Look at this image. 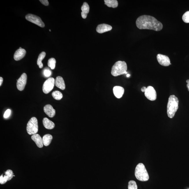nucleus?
Wrapping results in <instances>:
<instances>
[{
    "instance_id": "obj_1",
    "label": "nucleus",
    "mask_w": 189,
    "mask_h": 189,
    "mask_svg": "<svg viewBox=\"0 0 189 189\" xmlns=\"http://www.w3.org/2000/svg\"><path fill=\"white\" fill-rule=\"evenodd\" d=\"M137 27L140 29H147L159 31L161 30L163 25L161 23L153 16H141L137 18L136 21Z\"/></svg>"
},
{
    "instance_id": "obj_2",
    "label": "nucleus",
    "mask_w": 189,
    "mask_h": 189,
    "mask_svg": "<svg viewBox=\"0 0 189 189\" xmlns=\"http://www.w3.org/2000/svg\"><path fill=\"white\" fill-rule=\"evenodd\" d=\"M179 100L175 95H171L169 98L167 105V114L170 118L175 116L179 108Z\"/></svg>"
},
{
    "instance_id": "obj_3",
    "label": "nucleus",
    "mask_w": 189,
    "mask_h": 189,
    "mask_svg": "<svg viewBox=\"0 0 189 189\" xmlns=\"http://www.w3.org/2000/svg\"><path fill=\"white\" fill-rule=\"evenodd\" d=\"M127 65L125 61H119L115 63L112 68L111 74L114 77L127 73Z\"/></svg>"
},
{
    "instance_id": "obj_4",
    "label": "nucleus",
    "mask_w": 189,
    "mask_h": 189,
    "mask_svg": "<svg viewBox=\"0 0 189 189\" xmlns=\"http://www.w3.org/2000/svg\"><path fill=\"white\" fill-rule=\"evenodd\" d=\"M135 175L138 180L142 181H146L149 179V175L145 166L140 163L138 164L135 170Z\"/></svg>"
},
{
    "instance_id": "obj_5",
    "label": "nucleus",
    "mask_w": 189,
    "mask_h": 189,
    "mask_svg": "<svg viewBox=\"0 0 189 189\" xmlns=\"http://www.w3.org/2000/svg\"><path fill=\"white\" fill-rule=\"evenodd\" d=\"M27 132L29 135H33L36 134L38 131V126L37 118L33 117L28 122L27 127Z\"/></svg>"
},
{
    "instance_id": "obj_6",
    "label": "nucleus",
    "mask_w": 189,
    "mask_h": 189,
    "mask_svg": "<svg viewBox=\"0 0 189 189\" xmlns=\"http://www.w3.org/2000/svg\"><path fill=\"white\" fill-rule=\"evenodd\" d=\"M55 84V79L53 77L49 78L45 81L42 87L43 92L45 94H49L53 89Z\"/></svg>"
},
{
    "instance_id": "obj_7",
    "label": "nucleus",
    "mask_w": 189,
    "mask_h": 189,
    "mask_svg": "<svg viewBox=\"0 0 189 189\" xmlns=\"http://www.w3.org/2000/svg\"><path fill=\"white\" fill-rule=\"evenodd\" d=\"M26 19L31 23H34L41 27H44L45 25L41 18L35 15L29 14L26 15Z\"/></svg>"
},
{
    "instance_id": "obj_8",
    "label": "nucleus",
    "mask_w": 189,
    "mask_h": 189,
    "mask_svg": "<svg viewBox=\"0 0 189 189\" xmlns=\"http://www.w3.org/2000/svg\"><path fill=\"white\" fill-rule=\"evenodd\" d=\"M145 95L147 99L150 101H154L157 99V93L152 86H148L145 92Z\"/></svg>"
},
{
    "instance_id": "obj_9",
    "label": "nucleus",
    "mask_w": 189,
    "mask_h": 189,
    "mask_svg": "<svg viewBox=\"0 0 189 189\" xmlns=\"http://www.w3.org/2000/svg\"><path fill=\"white\" fill-rule=\"evenodd\" d=\"M27 76L25 73H24L21 76L19 79H17L16 87L18 90L23 91L25 88L27 82Z\"/></svg>"
},
{
    "instance_id": "obj_10",
    "label": "nucleus",
    "mask_w": 189,
    "mask_h": 189,
    "mask_svg": "<svg viewBox=\"0 0 189 189\" xmlns=\"http://www.w3.org/2000/svg\"><path fill=\"white\" fill-rule=\"evenodd\" d=\"M158 61L160 65L164 66H168L171 64L168 56L161 54H158L157 56Z\"/></svg>"
},
{
    "instance_id": "obj_11",
    "label": "nucleus",
    "mask_w": 189,
    "mask_h": 189,
    "mask_svg": "<svg viewBox=\"0 0 189 189\" xmlns=\"http://www.w3.org/2000/svg\"><path fill=\"white\" fill-rule=\"evenodd\" d=\"M112 29V26L110 25L103 24L98 25L96 30L97 32L99 34H103L107 32L110 31Z\"/></svg>"
},
{
    "instance_id": "obj_12",
    "label": "nucleus",
    "mask_w": 189,
    "mask_h": 189,
    "mask_svg": "<svg viewBox=\"0 0 189 189\" xmlns=\"http://www.w3.org/2000/svg\"><path fill=\"white\" fill-rule=\"evenodd\" d=\"M44 110L46 115L50 117H53L55 115V110L53 108L52 106L50 104H47L45 106Z\"/></svg>"
},
{
    "instance_id": "obj_13",
    "label": "nucleus",
    "mask_w": 189,
    "mask_h": 189,
    "mask_svg": "<svg viewBox=\"0 0 189 189\" xmlns=\"http://www.w3.org/2000/svg\"><path fill=\"white\" fill-rule=\"evenodd\" d=\"M26 51L24 49H18L15 52L14 59L16 61H19L23 58L25 55Z\"/></svg>"
},
{
    "instance_id": "obj_14",
    "label": "nucleus",
    "mask_w": 189,
    "mask_h": 189,
    "mask_svg": "<svg viewBox=\"0 0 189 189\" xmlns=\"http://www.w3.org/2000/svg\"><path fill=\"white\" fill-rule=\"evenodd\" d=\"M113 92L115 97L118 99L121 98L124 92V89L123 87L120 86H115L113 88Z\"/></svg>"
},
{
    "instance_id": "obj_15",
    "label": "nucleus",
    "mask_w": 189,
    "mask_h": 189,
    "mask_svg": "<svg viewBox=\"0 0 189 189\" xmlns=\"http://www.w3.org/2000/svg\"><path fill=\"white\" fill-rule=\"evenodd\" d=\"M32 140L35 142L37 146L39 148H42L43 147L42 139L39 134H35L32 135L31 137Z\"/></svg>"
},
{
    "instance_id": "obj_16",
    "label": "nucleus",
    "mask_w": 189,
    "mask_h": 189,
    "mask_svg": "<svg viewBox=\"0 0 189 189\" xmlns=\"http://www.w3.org/2000/svg\"><path fill=\"white\" fill-rule=\"evenodd\" d=\"M55 84L56 87L61 90H64L65 89V83L62 77L59 76L56 77L55 80Z\"/></svg>"
},
{
    "instance_id": "obj_17",
    "label": "nucleus",
    "mask_w": 189,
    "mask_h": 189,
    "mask_svg": "<svg viewBox=\"0 0 189 189\" xmlns=\"http://www.w3.org/2000/svg\"><path fill=\"white\" fill-rule=\"evenodd\" d=\"M81 16L83 19H86L89 11V6L87 2H84L81 8Z\"/></svg>"
},
{
    "instance_id": "obj_18",
    "label": "nucleus",
    "mask_w": 189,
    "mask_h": 189,
    "mask_svg": "<svg viewBox=\"0 0 189 189\" xmlns=\"http://www.w3.org/2000/svg\"><path fill=\"white\" fill-rule=\"evenodd\" d=\"M42 122L44 127L46 129L51 130L53 129L55 127V124L54 123L49 120L47 118H45L43 119Z\"/></svg>"
},
{
    "instance_id": "obj_19",
    "label": "nucleus",
    "mask_w": 189,
    "mask_h": 189,
    "mask_svg": "<svg viewBox=\"0 0 189 189\" xmlns=\"http://www.w3.org/2000/svg\"><path fill=\"white\" fill-rule=\"evenodd\" d=\"M53 139V137L50 134H46L44 135L42 138L43 144L45 146L47 147L51 143Z\"/></svg>"
},
{
    "instance_id": "obj_20",
    "label": "nucleus",
    "mask_w": 189,
    "mask_h": 189,
    "mask_svg": "<svg viewBox=\"0 0 189 189\" xmlns=\"http://www.w3.org/2000/svg\"><path fill=\"white\" fill-rule=\"evenodd\" d=\"M104 1L108 7L116 8L118 6V2L116 0H104Z\"/></svg>"
},
{
    "instance_id": "obj_21",
    "label": "nucleus",
    "mask_w": 189,
    "mask_h": 189,
    "mask_svg": "<svg viewBox=\"0 0 189 189\" xmlns=\"http://www.w3.org/2000/svg\"><path fill=\"white\" fill-rule=\"evenodd\" d=\"M46 53L44 52H42L38 56L37 60V64L39 66L40 68H42L43 67V64L42 62L43 59H44L46 56Z\"/></svg>"
},
{
    "instance_id": "obj_22",
    "label": "nucleus",
    "mask_w": 189,
    "mask_h": 189,
    "mask_svg": "<svg viewBox=\"0 0 189 189\" xmlns=\"http://www.w3.org/2000/svg\"><path fill=\"white\" fill-rule=\"evenodd\" d=\"M52 96L54 99L57 100H60L63 97L62 93L58 91H54L53 92Z\"/></svg>"
},
{
    "instance_id": "obj_23",
    "label": "nucleus",
    "mask_w": 189,
    "mask_h": 189,
    "mask_svg": "<svg viewBox=\"0 0 189 189\" xmlns=\"http://www.w3.org/2000/svg\"><path fill=\"white\" fill-rule=\"evenodd\" d=\"M56 61L54 58H51L49 59L48 62V65L52 69H54L55 67Z\"/></svg>"
},
{
    "instance_id": "obj_24",
    "label": "nucleus",
    "mask_w": 189,
    "mask_h": 189,
    "mask_svg": "<svg viewBox=\"0 0 189 189\" xmlns=\"http://www.w3.org/2000/svg\"><path fill=\"white\" fill-rule=\"evenodd\" d=\"M5 176L7 178L8 181L11 180L13 178V177H14L13 172L11 170H8L6 171L5 172Z\"/></svg>"
},
{
    "instance_id": "obj_25",
    "label": "nucleus",
    "mask_w": 189,
    "mask_h": 189,
    "mask_svg": "<svg viewBox=\"0 0 189 189\" xmlns=\"http://www.w3.org/2000/svg\"><path fill=\"white\" fill-rule=\"evenodd\" d=\"M128 189H137V186L135 181L131 180L128 183Z\"/></svg>"
},
{
    "instance_id": "obj_26",
    "label": "nucleus",
    "mask_w": 189,
    "mask_h": 189,
    "mask_svg": "<svg viewBox=\"0 0 189 189\" xmlns=\"http://www.w3.org/2000/svg\"><path fill=\"white\" fill-rule=\"evenodd\" d=\"M182 20L185 23H189V11H187L182 16Z\"/></svg>"
},
{
    "instance_id": "obj_27",
    "label": "nucleus",
    "mask_w": 189,
    "mask_h": 189,
    "mask_svg": "<svg viewBox=\"0 0 189 189\" xmlns=\"http://www.w3.org/2000/svg\"><path fill=\"white\" fill-rule=\"evenodd\" d=\"M8 180L5 175H1L0 177V183L1 184H4L7 182Z\"/></svg>"
},
{
    "instance_id": "obj_28",
    "label": "nucleus",
    "mask_w": 189,
    "mask_h": 189,
    "mask_svg": "<svg viewBox=\"0 0 189 189\" xmlns=\"http://www.w3.org/2000/svg\"><path fill=\"white\" fill-rule=\"evenodd\" d=\"M52 73L50 70L48 68L45 69L44 71V75L46 77H49L51 75Z\"/></svg>"
},
{
    "instance_id": "obj_29",
    "label": "nucleus",
    "mask_w": 189,
    "mask_h": 189,
    "mask_svg": "<svg viewBox=\"0 0 189 189\" xmlns=\"http://www.w3.org/2000/svg\"><path fill=\"white\" fill-rule=\"evenodd\" d=\"M11 110L9 109H8L5 112L4 115V117L5 118H7L10 115Z\"/></svg>"
},
{
    "instance_id": "obj_30",
    "label": "nucleus",
    "mask_w": 189,
    "mask_h": 189,
    "mask_svg": "<svg viewBox=\"0 0 189 189\" xmlns=\"http://www.w3.org/2000/svg\"><path fill=\"white\" fill-rule=\"evenodd\" d=\"M40 1V2L42 3V4L44 5L45 6H48L49 5V1L47 0H41V1Z\"/></svg>"
},
{
    "instance_id": "obj_31",
    "label": "nucleus",
    "mask_w": 189,
    "mask_h": 189,
    "mask_svg": "<svg viewBox=\"0 0 189 189\" xmlns=\"http://www.w3.org/2000/svg\"><path fill=\"white\" fill-rule=\"evenodd\" d=\"M147 88L145 87H144L142 88L141 91L142 92H145Z\"/></svg>"
},
{
    "instance_id": "obj_32",
    "label": "nucleus",
    "mask_w": 189,
    "mask_h": 189,
    "mask_svg": "<svg viewBox=\"0 0 189 189\" xmlns=\"http://www.w3.org/2000/svg\"><path fill=\"white\" fill-rule=\"evenodd\" d=\"M186 82L187 83V87L189 92V79H188L186 81Z\"/></svg>"
},
{
    "instance_id": "obj_33",
    "label": "nucleus",
    "mask_w": 189,
    "mask_h": 189,
    "mask_svg": "<svg viewBox=\"0 0 189 189\" xmlns=\"http://www.w3.org/2000/svg\"><path fill=\"white\" fill-rule=\"evenodd\" d=\"M3 79L2 77H0V86H1L3 82Z\"/></svg>"
},
{
    "instance_id": "obj_34",
    "label": "nucleus",
    "mask_w": 189,
    "mask_h": 189,
    "mask_svg": "<svg viewBox=\"0 0 189 189\" xmlns=\"http://www.w3.org/2000/svg\"><path fill=\"white\" fill-rule=\"evenodd\" d=\"M130 74H127V77H130Z\"/></svg>"
},
{
    "instance_id": "obj_35",
    "label": "nucleus",
    "mask_w": 189,
    "mask_h": 189,
    "mask_svg": "<svg viewBox=\"0 0 189 189\" xmlns=\"http://www.w3.org/2000/svg\"><path fill=\"white\" fill-rule=\"evenodd\" d=\"M22 49V48H21V47H20L19 48V49Z\"/></svg>"
},
{
    "instance_id": "obj_36",
    "label": "nucleus",
    "mask_w": 189,
    "mask_h": 189,
    "mask_svg": "<svg viewBox=\"0 0 189 189\" xmlns=\"http://www.w3.org/2000/svg\"><path fill=\"white\" fill-rule=\"evenodd\" d=\"M49 31H51V30L50 29H49Z\"/></svg>"
}]
</instances>
